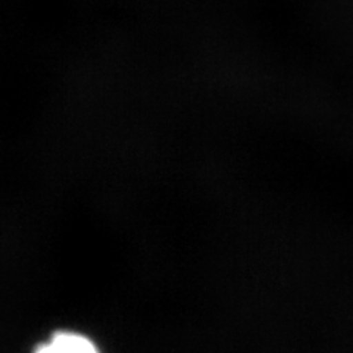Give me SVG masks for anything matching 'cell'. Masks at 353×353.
Listing matches in <instances>:
<instances>
[{
    "mask_svg": "<svg viewBox=\"0 0 353 353\" xmlns=\"http://www.w3.org/2000/svg\"><path fill=\"white\" fill-rule=\"evenodd\" d=\"M36 353H99L96 346L84 336L75 333H58Z\"/></svg>",
    "mask_w": 353,
    "mask_h": 353,
    "instance_id": "obj_1",
    "label": "cell"
}]
</instances>
